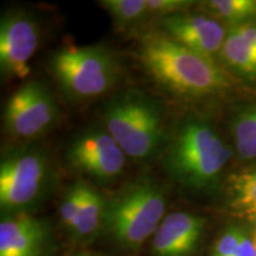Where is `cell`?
<instances>
[{
  "label": "cell",
  "mask_w": 256,
  "mask_h": 256,
  "mask_svg": "<svg viewBox=\"0 0 256 256\" xmlns=\"http://www.w3.org/2000/svg\"><path fill=\"white\" fill-rule=\"evenodd\" d=\"M51 72L64 94L72 100H90L113 88L119 63L104 46H66L50 60Z\"/></svg>",
  "instance_id": "obj_5"
},
{
  "label": "cell",
  "mask_w": 256,
  "mask_h": 256,
  "mask_svg": "<svg viewBox=\"0 0 256 256\" xmlns=\"http://www.w3.org/2000/svg\"><path fill=\"white\" fill-rule=\"evenodd\" d=\"M100 5L121 28L139 23L148 14L147 0H101Z\"/></svg>",
  "instance_id": "obj_18"
},
{
  "label": "cell",
  "mask_w": 256,
  "mask_h": 256,
  "mask_svg": "<svg viewBox=\"0 0 256 256\" xmlns=\"http://www.w3.org/2000/svg\"><path fill=\"white\" fill-rule=\"evenodd\" d=\"M235 256H256L254 242H252V236H248L247 234H244Z\"/></svg>",
  "instance_id": "obj_22"
},
{
  "label": "cell",
  "mask_w": 256,
  "mask_h": 256,
  "mask_svg": "<svg viewBox=\"0 0 256 256\" xmlns=\"http://www.w3.org/2000/svg\"><path fill=\"white\" fill-rule=\"evenodd\" d=\"M160 26L172 40L210 60L220 54L228 34L217 19L188 12L162 18Z\"/></svg>",
  "instance_id": "obj_10"
},
{
  "label": "cell",
  "mask_w": 256,
  "mask_h": 256,
  "mask_svg": "<svg viewBox=\"0 0 256 256\" xmlns=\"http://www.w3.org/2000/svg\"><path fill=\"white\" fill-rule=\"evenodd\" d=\"M127 156L107 130L89 128L72 139L66 150L69 164L100 183L114 180L124 171Z\"/></svg>",
  "instance_id": "obj_8"
},
{
  "label": "cell",
  "mask_w": 256,
  "mask_h": 256,
  "mask_svg": "<svg viewBox=\"0 0 256 256\" xmlns=\"http://www.w3.org/2000/svg\"><path fill=\"white\" fill-rule=\"evenodd\" d=\"M6 132L18 139H34L46 133L58 120V106L49 88L40 81L24 83L6 102Z\"/></svg>",
  "instance_id": "obj_7"
},
{
  "label": "cell",
  "mask_w": 256,
  "mask_h": 256,
  "mask_svg": "<svg viewBox=\"0 0 256 256\" xmlns=\"http://www.w3.org/2000/svg\"><path fill=\"white\" fill-rule=\"evenodd\" d=\"M204 228L200 217L177 211L164 217L153 235L156 256H191L200 243Z\"/></svg>",
  "instance_id": "obj_12"
},
{
  "label": "cell",
  "mask_w": 256,
  "mask_h": 256,
  "mask_svg": "<svg viewBox=\"0 0 256 256\" xmlns=\"http://www.w3.org/2000/svg\"><path fill=\"white\" fill-rule=\"evenodd\" d=\"M78 256H90V255H84V254H82V255H78Z\"/></svg>",
  "instance_id": "obj_23"
},
{
  "label": "cell",
  "mask_w": 256,
  "mask_h": 256,
  "mask_svg": "<svg viewBox=\"0 0 256 256\" xmlns=\"http://www.w3.org/2000/svg\"><path fill=\"white\" fill-rule=\"evenodd\" d=\"M236 152L243 162L256 159V104L242 108L232 120Z\"/></svg>",
  "instance_id": "obj_16"
},
{
  "label": "cell",
  "mask_w": 256,
  "mask_h": 256,
  "mask_svg": "<svg viewBox=\"0 0 256 256\" xmlns=\"http://www.w3.org/2000/svg\"><path fill=\"white\" fill-rule=\"evenodd\" d=\"M40 44V28L24 11H8L0 20V69L11 78H25Z\"/></svg>",
  "instance_id": "obj_9"
},
{
  "label": "cell",
  "mask_w": 256,
  "mask_h": 256,
  "mask_svg": "<svg viewBox=\"0 0 256 256\" xmlns=\"http://www.w3.org/2000/svg\"><path fill=\"white\" fill-rule=\"evenodd\" d=\"M82 200V182L72 184L64 194L62 203H60V214L64 226L72 232L76 220L80 212Z\"/></svg>",
  "instance_id": "obj_19"
},
{
  "label": "cell",
  "mask_w": 256,
  "mask_h": 256,
  "mask_svg": "<svg viewBox=\"0 0 256 256\" xmlns=\"http://www.w3.org/2000/svg\"><path fill=\"white\" fill-rule=\"evenodd\" d=\"M232 150L206 121L190 119L178 128L162 156L170 178L182 186L204 190L218 182Z\"/></svg>",
  "instance_id": "obj_2"
},
{
  "label": "cell",
  "mask_w": 256,
  "mask_h": 256,
  "mask_svg": "<svg viewBox=\"0 0 256 256\" xmlns=\"http://www.w3.org/2000/svg\"><path fill=\"white\" fill-rule=\"evenodd\" d=\"M165 210L162 188L152 178L144 177L124 185L106 200L102 224L115 242L124 248L138 249L154 235Z\"/></svg>",
  "instance_id": "obj_3"
},
{
  "label": "cell",
  "mask_w": 256,
  "mask_h": 256,
  "mask_svg": "<svg viewBox=\"0 0 256 256\" xmlns=\"http://www.w3.org/2000/svg\"><path fill=\"white\" fill-rule=\"evenodd\" d=\"M206 8L230 26L256 19V0H210Z\"/></svg>",
  "instance_id": "obj_17"
},
{
  "label": "cell",
  "mask_w": 256,
  "mask_h": 256,
  "mask_svg": "<svg viewBox=\"0 0 256 256\" xmlns=\"http://www.w3.org/2000/svg\"><path fill=\"white\" fill-rule=\"evenodd\" d=\"M194 4L191 0H147L148 14H158L162 18L168 16L188 12Z\"/></svg>",
  "instance_id": "obj_21"
},
{
  "label": "cell",
  "mask_w": 256,
  "mask_h": 256,
  "mask_svg": "<svg viewBox=\"0 0 256 256\" xmlns=\"http://www.w3.org/2000/svg\"><path fill=\"white\" fill-rule=\"evenodd\" d=\"M244 234L241 228L230 226L216 241L211 256H235Z\"/></svg>",
  "instance_id": "obj_20"
},
{
  "label": "cell",
  "mask_w": 256,
  "mask_h": 256,
  "mask_svg": "<svg viewBox=\"0 0 256 256\" xmlns=\"http://www.w3.org/2000/svg\"><path fill=\"white\" fill-rule=\"evenodd\" d=\"M139 58L146 72L159 86L182 98L215 95L229 84L214 60L194 52L166 34L144 37Z\"/></svg>",
  "instance_id": "obj_1"
},
{
  "label": "cell",
  "mask_w": 256,
  "mask_h": 256,
  "mask_svg": "<svg viewBox=\"0 0 256 256\" xmlns=\"http://www.w3.org/2000/svg\"><path fill=\"white\" fill-rule=\"evenodd\" d=\"M104 121L106 130L136 162L151 159L162 147V110L142 92L130 90L112 98L104 107Z\"/></svg>",
  "instance_id": "obj_4"
},
{
  "label": "cell",
  "mask_w": 256,
  "mask_h": 256,
  "mask_svg": "<svg viewBox=\"0 0 256 256\" xmlns=\"http://www.w3.org/2000/svg\"><path fill=\"white\" fill-rule=\"evenodd\" d=\"M220 56L226 66L242 78L256 80V46L229 28Z\"/></svg>",
  "instance_id": "obj_14"
},
{
  "label": "cell",
  "mask_w": 256,
  "mask_h": 256,
  "mask_svg": "<svg viewBox=\"0 0 256 256\" xmlns=\"http://www.w3.org/2000/svg\"><path fill=\"white\" fill-rule=\"evenodd\" d=\"M49 232L46 223L26 212L0 223V256H46Z\"/></svg>",
  "instance_id": "obj_11"
},
{
  "label": "cell",
  "mask_w": 256,
  "mask_h": 256,
  "mask_svg": "<svg viewBox=\"0 0 256 256\" xmlns=\"http://www.w3.org/2000/svg\"><path fill=\"white\" fill-rule=\"evenodd\" d=\"M228 204L235 215L256 224V164L229 176Z\"/></svg>",
  "instance_id": "obj_13"
},
{
  "label": "cell",
  "mask_w": 256,
  "mask_h": 256,
  "mask_svg": "<svg viewBox=\"0 0 256 256\" xmlns=\"http://www.w3.org/2000/svg\"><path fill=\"white\" fill-rule=\"evenodd\" d=\"M52 185L49 156L37 146L8 150L0 162V206L6 212H23L37 203Z\"/></svg>",
  "instance_id": "obj_6"
},
{
  "label": "cell",
  "mask_w": 256,
  "mask_h": 256,
  "mask_svg": "<svg viewBox=\"0 0 256 256\" xmlns=\"http://www.w3.org/2000/svg\"><path fill=\"white\" fill-rule=\"evenodd\" d=\"M106 200L98 191L82 182V200L72 234L78 238L90 236L104 222Z\"/></svg>",
  "instance_id": "obj_15"
}]
</instances>
